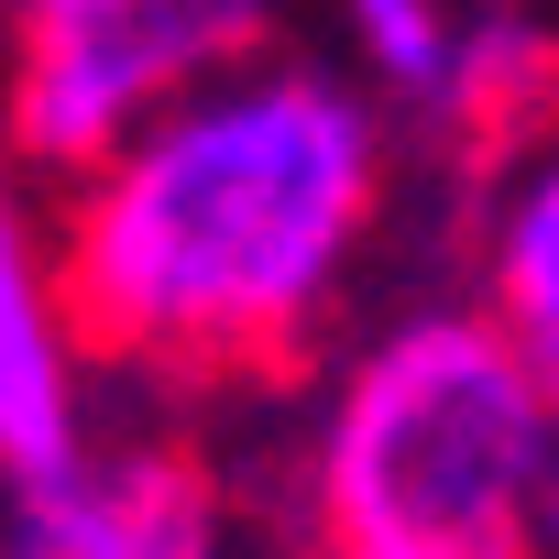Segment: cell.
<instances>
[{
  "mask_svg": "<svg viewBox=\"0 0 559 559\" xmlns=\"http://www.w3.org/2000/svg\"><path fill=\"white\" fill-rule=\"evenodd\" d=\"M395 99L263 45L56 187L78 341L154 384H274L319 352L395 198Z\"/></svg>",
  "mask_w": 559,
  "mask_h": 559,
  "instance_id": "obj_1",
  "label": "cell"
},
{
  "mask_svg": "<svg viewBox=\"0 0 559 559\" xmlns=\"http://www.w3.org/2000/svg\"><path fill=\"white\" fill-rule=\"evenodd\" d=\"M559 395L483 297L352 341L297 461L308 559H537Z\"/></svg>",
  "mask_w": 559,
  "mask_h": 559,
  "instance_id": "obj_2",
  "label": "cell"
},
{
  "mask_svg": "<svg viewBox=\"0 0 559 559\" xmlns=\"http://www.w3.org/2000/svg\"><path fill=\"white\" fill-rule=\"evenodd\" d=\"M297 0H12L0 45V143L34 187L88 176L154 110L286 45Z\"/></svg>",
  "mask_w": 559,
  "mask_h": 559,
  "instance_id": "obj_3",
  "label": "cell"
},
{
  "mask_svg": "<svg viewBox=\"0 0 559 559\" xmlns=\"http://www.w3.org/2000/svg\"><path fill=\"white\" fill-rule=\"evenodd\" d=\"M219 483L176 439H88L67 472L0 483V559H219Z\"/></svg>",
  "mask_w": 559,
  "mask_h": 559,
  "instance_id": "obj_4",
  "label": "cell"
},
{
  "mask_svg": "<svg viewBox=\"0 0 559 559\" xmlns=\"http://www.w3.org/2000/svg\"><path fill=\"white\" fill-rule=\"evenodd\" d=\"M88 373H99V352L78 341L56 230L34 219L23 154L0 143V483L67 472L99 439L88 428Z\"/></svg>",
  "mask_w": 559,
  "mask_h": 559,
  "instance_id": "obj_5",
  "label": "cell"
},
{
  "mask_svg": "<svg viewBox=\"0 0 559 559\" xmlns=\"http://www.w3.org/2000/svg\"><path fill=\"white\" fill-rule=\"evenodd\" d=\"M483 308L515 330V352L559 395V110L504 132V165L483 198Z\"/></svg>",
  "mask_w": 559,
  "mask_h": 559,
  "instance_id": "obj_6",
  "label": "cell"
},
{
  "mask_svg": "<svg viewBox=\"0 0 559 559\" xmlns=\"http://www.w3.org/2000/svg\"><path fill=\"white\" fill-rule=\"evenodd\" d=\"M330 23L395 110H450L461 99V45H472L461 0H330Z\"/></svg>",
  "mask_w": 559,
  "mask_h": 559,
  "instance_id": "obj_7",
  "label": "cell"
},
{
  "mask_svg": "<svg viewBox=\"0 0 559 559\" xmlns=\"http://www.w3.org/2000/svg\"><path fill=\"white\" fill-rule=\"evenodd\" d=\"M537 559H559V461H548V504H537Z\"/></svg>",
  "mask_w": 559,
  "mask_h": 559,
  "instance_id": "obj_8",
  "label": "cell"
}]
</instances>
